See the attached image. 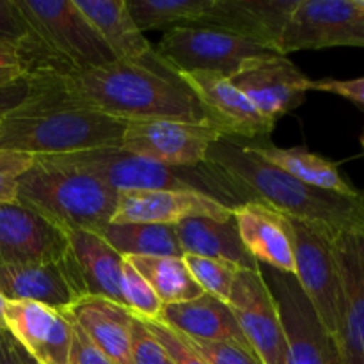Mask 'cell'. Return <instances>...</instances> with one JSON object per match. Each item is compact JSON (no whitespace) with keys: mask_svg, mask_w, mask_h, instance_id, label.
I'll return each instance as SVG.
<instances>
[{"mask_svg":"<svg viewBox=\"0 0 364 364\" xmlns=\"http://www.w3.org/2000/svg\"><path fill=\"white\" fill-rule=\"evenodd\" d=\"M363 148H364V135H363Z\"/></svg>","mask_w":364,"mask_h":364,"instance_id":"obj_44","label":"cell"},{"mask_svg":"<svg viewBox=\"0 0 364 364\" xmlns=\"http://www.w3.org/2000/svg\"><path fill=\"white\" fill-rule=\"evenodd\" d=\"M63 82L82 105L124 123L169 119L210 124L191 87L155 52L142 60L64 71Z\"/></svg>","mask_w":364,"mask_h":364,"instance_id":"obj_2","label":"cell"},{"mask_svg":"<svg viewBox=\"0 0 364 364\" xmlns=\"http://www.w3.org/2000/svg\"><path fill=\"white\" fill-rule=\"evenodd\" d=\"M63 73L57 68L32 71L27 98L0 121V149L38 159L121 146L128 123L77 102Z\"/></svg>","mask_w":364,"mask_h":364,"instance_id":"obj_1","label":"cell"},{"mask_svg":"<svg viewBox=\"0 0 364 364\" xmlns=\"http://www.w3.org/2000/svg\"><path fill=\"white\" fill-rule=\"evenodd\" d=\"M259 267L287 336V364H343L336 341L322 326L295 276Z\"/></svg>","mask_w":364,"mask_h":364,"instance_id":"obj_9","label":"cell"},{"mask_svg":"<svg viewBox=\"0 0 364 364\" xmlns=\"http://www.w3.org/2000/svg\"><path fill=\"white\" fill-rule=\"evenodd\" d=\"M32 32L68 71H85L116 60L75 0H16Z\"/></svg>","mask_w":364,"mask_h":364,"instance_id":"obj_7","label":"cell"},{"mask_svg":"<svg viewBox=\"0 0 364 364\" xmlns=\"http://www.w3.org/2000/svg\"><path fill=\"white\" fill-rule=\"evenodd\" d=\"M213 0H127L139 31H173L198 27L212 9Z\"/></svg>","mask_w":364,"mask_h":364,"instance_id":"obj_30","label":"cell"},{"mask_svg":"<svg viewBox=\"0 0 364 364\" xmlns=\"http://www.w3.org/2000/svg\"><path fill=\"white\" fill-rule=\"evenodd\" d=\"M34 156L0 149V205L18 201V180L34 164Z\"/></svg>","mask_w":364,"mask_h":364,"instance_id":"obj_34","label":"cell"},{"mask_svg":"<svg viewBox=\"0 0 364 364\" xmlns=\"http://www.w3.org/2000/svg\"><path fill=\"white\" fill-rule=\"evenodd\" d=\"M288 223L294 245L295 279L301 284L322 326L334 341H338L341 287L333 242L301 220L288 217Z\"/></svg>","mask_w":364,"mask_h":364,"instance_id":"obj_10","label":"cell"},{"mask_svg":"<svg viewBox=\"0 0 364 364\" xmlns=\"http://www.w3.org/2000/svg\"><path fill=\"white\" fill-rule=\"evenodd\" d=\"M309 91L333 92L350 100L355 105L364 109V77L352 78V80H336V78H323V80L309 82Z\"/></svg>","mask_w":364,"mask_h":364,"instance_id":"obj_39","label":"cell"},{"mask_svg":"<svg viewBox=\"0 0 364 364\" xmlns=\"http://www.w3.org/2000/svg\"><path fill=\"white\" fill-rule=\"evenodd\" d=\"M132 364H176L137 316L132 326Z\"/></svg>","mask_w":364,"mask_h":364,"instance_id":"obj_35","label":"cell"},{"mask_svg":"<svg viewBox=\"0 0 364 364\" xmlns=\"http://www.w3.org/2000/svg\"><path fill=\"white\" fill-rule=\"evenodd\" d=\"M191 217L230 220L235 217V208L194 191H119L110 224L176 226Z\"/></svg>","mask_w":364,"mask_h":364,"instance_id":"obj_15","label":"cell"},{"mask_svg":"<svg viewBox=\"0 0 364 364\" xmlns=\"http://www.w3.org/2000/svg\"><path fill=\"white\" fill-rule=\"evenodd\" d=\"M223 137L217 128L185 121H135L128 123L121 149L171 167H196L206 162L210 148Z\"/></svg>","mask_w":364,"mask_h":364,"instance_id":"obj_11","label":"cell"},{"mask_svg":"<svg viewBox=\"0 0 364 364\" xmlns=\"http://www.w3.org/2000/svg\"><path fill=\"white\" fill-rule=\"evenodd\" d=\"M331 46L364 48L363 0H297L277 41V52L287 57L299 50Z\"/></svg>","mask_w":364,"mask_h":364,"instance_id":"obj_8","label":"cell"},{"mask_svg":"<svg viewBox=\"0 0 364 364\" xmlns=\"http://www.w3.org/2000/svg\"><path fill=\"white\" fill-rule=\"evenodd\" d=\"M156 320L192 340L233 343L255 352L245 340L230 306L208 294H203L196 301L162 306Z\"/></svg>","mask_w":364,"mask_h":364,"instance_id":"obj_24","label":"cell"},{"mask_svg":"<svg viewBox=\"0 0 364 364\" xmlns=\"http://www.w3.org/2000/svg\"><path fill=\"white\" fill-rule=\"evenodd\" d=\"M181 252L230 263L240 270H255L259 263L245 251L238 235L235 217L215 220L210 217H191L174 226Z\"/></svg>","mask_w":364,"mask_h":364,"instance_id":"obj_25","label":"cell"},{"mask_svg":"<svg viewBox=\"0 0 364 364\" xmlns=\"http://www.w3.org/2000/svg\"><path fill=\"white\" fill-rule=\"evenodd\" d=\"M139 320L148 327L149 333H151L153 336L156 338V341L166 348L167 354L171 355V359H173L176 364H208L201 358V355H199V352L192 347L191 341L187 340V336L178 333L176 329L159 322V320H148V318H139Z\"/></svg>","mask_w":364,"mask_h":364,"instance_id":"obj_33","label":"cell"},{"mask_svg":"<svg viewBox=\"0 0 364 364\" xmlns=\"http://www.w3.org/2000/svg\"><path fill=\"white\" fill-rule=\"evenodd\" d=\"M68 251L66 231L14 201L0 205V265L57 263Z\"/></svg>","mask_w":364,"mask_h":364,"instance_id":"obj_14","label":"cell"},{"mask_svg":"<svg viewBox=\"0 0 364 364\" xmlns=\"http://www.w3.org/2000/svg\"><path fill=\"white\" fill-rule=\"evenodd\" d=\"M32 73V66L20 48L0 41V87L14 84Z\"/></svg>","mask_w":364,"mask_h":364,"instance_id":"obj_37","label":"cell"},{"mask_svg":"<svg viewBox=\"0 0 364 364\" xmlns=\"http://www.w3.org/2000/svg\"><path fill=\"white\" fill-rule=\"evenodd\" d=\"M103 181L114 191H194L237 208L247 203L237 187L210 164L171 167L124 151L119 146L59 156H38Z\"/></svg>","mask_w":364,"mask_h":364,"instance_id":"obj_4","label":"cell"},{"mask_svg":"<svg viewBox=\"0 0 364 364\" xmlns=\"http://www.w3.org/2000/svg\"><path fill=\"white\" fill-rule=\"evenodd\" d=\"M63 262L68 277L82 297H103L123 306L119 284L124 258L98 233L71 230Z\"/></svg>","mask_w":364,"mask_h":364,"instance_id":"obj_18","label":"cell"},{"mask_svg":"<svg viewBox=\"0 0 364 364\" xmlns=\"http://www.w3.org/2000/svg\"><path fill=\"white\" fill-rule=\"evenodd\" d=\"M231 82L267 119L277 123L302 105L311 80L288 57L276 55L251 64Z\"/></svg>","mask_w":364,"mask_h":364,"instance_id":"obj_19","label":"cell"},{"mask_svg":"<svg viewBox=\"0 0 364 364\" xmlns=\"http://www.w3.org/2000/svg\"><path fill=\"white\" fill-rule=\"evenodd\" d=\"M206 164L223 173L245 201L265 203L283 215L308 224L331 242L364 230V191L348 198L302 183L252 153L242 139L226 135L217 139Z\"/></svg>","mask_w":364,"mask_h":364,"instance_id":"obj_3","label":"cell"},{"mask_svg":"<svg viewBox=\"0 0 364 364\" xmlns=\"http://www.w3.org/2000/svg\"><path fill=\"white\" fill-rule=\"evenodd\" d=\"M235 223L245 251L263 267L295 274L294 245L288 217L259 201L235 208Z\"/></svg>","mask_w":364,"mask_h":364,"instance_id":"obj_21","label":"cell"},{"mask_svg":"<svg viewBox=\"0 0 364 364\" xmlns=\"http://www.w3.org/2000/svg\"><path fill=\"white\" fill-rule=\"evenodd\" d=\"M341 287L340 348L343 364H364V230L333 242Z\"/></svg>","mask_w":364,"mask_h":364,"instance_id":"obj_16","label":"cell"},{"mask_svg":"<svg viewBox=\"0 0 364 364\" xmlns=\"http://www.w3.org/2000/svg\"><path fill=\"white\" fill-rule=\"evenodd\" d=\"M183 262L187 265L188 272L194 277L196 283L203 288V291L219 301H230L231 290L237 281L240 269L230 265V263L217 262V259L201 258V256L185 255Z\"/></svg>","mask_w":364,"mask_h":364,"instance_id":"obj_31","label":"cell"},{"mask_svg":"<svg viewBox=\"0 0 364 364\" xmlns=\"http://www.w3.org/2000/svg\"><path fill=\"white\" fill-rule=\"evenodd\" d=\"M123 306L139 318L156 320L162 311V302L148 284V281L124 259L119 284Z\"/></svg>","mask_w":364,"mask_h":364,"instance_id":"obj_32","label":"cell"},{"mask_svg":"<svg viewBox=\"0 0 364 364\" xmlns=\"http://www.w3.org/2000/svg\"><path fill=\"white\" fill-rule=\"evenodd\" d=\"M28 91H31V75L14 84L0 87V121L27 98Z\"/></svg>","mask_w":364,"mask_h":364,"instance_id":"obj_40","label":"cell"},{"mask_svg":"<svg viewBox=\"0 0 364 364\" xmlns=\"http://www.w3.org/2000/svg\"><path fill=\"white\" fill-rule=\"evenodd\" d=\"M64 315L114 364H132L134 315L130 309L109 299L82 297Z\"/></svg>","mask_w":364,"mask_h":364,"instance_id":"obj_22","label":"cell"},{"mask_svg":"<svg viewBox=\"0 0 364 364\" xmlns=\"http://www.w3.org/2000/svg\"><path fill=\"white\" fill-rule=\"evenodd\" d=\"M124 259L148 281L164 306L196 301L205 294L188 272L183 256H132Z\"/></svg>","mask_w":364,"mask_h":364,"instance_id":"obj_28","label":"cell"},{"mask_svg":"<svg viewBox=\"0 0 364 364\" xmlns=\"http://www.w3.org/2000/svg\"><path fill=\"white\" fill-rule=\"evenodd\" d=\"M0 295L6 301H28L68 311L80 299L63 262L0 265Z\"/></svg>","mask_w":364,"mask_h":364,"instance_id":"obj_23","label":"cell"},{"mask_svg":"<svg viewBox=\"0 0 364 364\" xmlns=\"http://www.w3.org/2000/svg\"><path fill=\"white\" fill-rule=\"evenodd\" d=\"M100 237L123 258L132 256H176L181 258L174 226L166 224H107Z\"/></svg>","mask_w":364,"mask_h":364,"instance_id":"obj_29","label":"cell"},{"mask_svg":"<svg viewBox=\"0 0 364 364\" xmlns=\"http://www.w3.org/2000/svg\"><path fill=\"white\" fill-rule=\"evenodd\" d=\"M0 364H21L9 331H0Z\"/></svg>","mask_w":364,"mask_h":364,"instance_id":"obj_41","label":"cell"},{"mask_svg":"<svg viewBox=\"0 0 364 364\" xmlns=\"http://www.w3.org/2000/svg\"><path fill=\"white\" fill-rule=\"evenodd\" d=\"M185 336V334H183ZM192 347L208 364H263L255 352L233 343H215L187 338Z\"/></svg>","mask_w":364,"mask_h":364,"instance_id":"obj_36","label":"cell"},{"mask_svg":"<svg viewBox=\"0 0 364 364\" xmlns=\"http://www.w3.org/2000/svg\"><path fill=\"white\" fill-rule=\"evenodd\" d=\"M6 329L39 364H68L73 340L71 320L59 309L28 301H7Z\"/></svg>","mask_w":364,"mask_h":364,"instance_id":"obj_17","label":"cell"},{"mask_svg":"<svg viewBox=\"0 0 364 364\" xmlns=\"http://www.w3.org/2000/svg\"><path fill=\"white\" fill-rule=\"evenodd\" d=\"M13 340H14V338H13ZM14 345H16V352H18V358H20V363H21V364H39V363H36V361H34V359H32V358H31V355H28V354H27V352H25V350H23V348H21V347H20V345H18V343H16V341H14Z\"/></svg>","mask_w":364,"mask_h":364,"instance_id":"obj_42","label":"cell"},{"mask_svg":"<svg viewBox=\"0 0 364 364\" xmlns=\"http://www.w3.org/2000/svg\"><path fill=\"white\" fill-rule=\"evenodd\" d=\"M75 4L116 60H142L155 52L135 25L127 0H75Z\"/></svg>","mask_w":364,"mask_h":364,"instance_id":"obj_26","label":"cell"},{"mask_svg":"<svg viewBox=\"0 0 364 364\" xmlns=\"http://www.w3.org/2000/svg\"><path fill=\"white\" fill-rule=\"evenodd\" d=\"M155 53L174 73L198 71L230 80L251 64L279 55L240 36L206 27H178L166 32Z\"/></svg>","mask_w":364,"mask_h":364,"instance_id":"obj_6","label":"cell"},{"mask_svg":"<svg viewBox=\"0 0 364 364\" xmlns=\"http://www.w3.org/2000/svg\"><path fill=\"white\" fill-rule=\"evenodd\" d=\"M228 306L263 364H287V336L262 267L240 270Z\"/></svg>","mask_w":364,"mask_h":364,"instance_id":"obj_12","label":"cell"},{"mask_svg":"<svg viewBox=\"0 0 364 364\" xmlns=\"http://www.w3.org/2000/svg\"><path fill=\"white\" fill-rule=\"evenodd\" d=\"M73 326V340H71V350L68 364H114L92 343L87 338V334L71 320Z\"/></svg>","mask_w":364,"mask_h":364,"instance_id":"obj_38","label":"cell"},{"mask_svg":"<svg viewBox=\"0 0 364 364\" xmlns=\"http://www.w3.org/2000/svg\"><path fill=\"white\" fill-rule=\"evenodd\" d=\"M295 4L297 0H213L198 27L230 32L277 52V41Z\"/></svg>","mask_w":364,"mask_h":364,"instance_id":"obj_20","label":"cell"},{"mask_svg":"<svg viewBox=\"0 0 364 364\" xmlns=\"http://www.w3.org/2000/svg\"><path fill=\"white\" fill-rule=\"evenodd\" d=\"M201 103L210 124L226 137L252 141L267 137L276 123L267 119L230 80L213 73H178Z\"/></svg>","mask_w":364,"mask_h":364,"instance_id":"obj_13","label":"cell"},{"mask_svg":"<svg viewBox=\"0 0 364 364\" xmlns=\"http://www.w3.org/2000/svg\"><path fill=\"white\" fill-rule=\"evenodd\" d=\"M18 203L39 212L64 231L98 233L116 213L117 191L77 169L36 159L18 180Z\"/></svg>","mask_w":364,"mask_h":364,"instance_id":"obj_5","label":"cell"},{"mask_svg":"<svg viewBox=\"0 0 364 364\" xmlns=\"http://www.w3.org/2000/svg\"><path fill=\"white\" fill-rule=\"evenodd\" d=\"M6 299L0 295V331L6 329V318H4V311H6Z\"/></svg>","mask_w":364,"mask_h":364,"instance_id":"obj_43","label":"cell"},{"mask_svg":"<svg viewBox=\"0 0 364 364\" xmlns=\"http://www.w3.org/2000/svg\"><path fill=\"white\" fill-rule=\"evenodd\" d=\"M245 146L267 160L272 166L279 167L290 176L297 178L302 183H308L311 187L322 188V191L336 192V194L355 198L361 194L352 183H348L340 173L338 164L316 155V153L308 151L304 148H277V146L269 144V142H252L245 141Z\"/></svg>","mask_w":364,"mask_h":364,"instance_id":"obj_27","label":"cell"}]
</instances>
